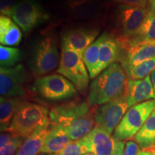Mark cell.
<instances>
[{
    "label": "cell",
    "instance_id": "1",
    "mask_svg": "<svg viewBox=\"0 0 155 155\" xmlns=\"http://www.w3.org/2000/svg\"><path fill=\"white\" fill-rule=\"evenodd\" d=\"M127 75L123 66L117 63L104 70L89 87V105H104L123 96L127 86Z\"/></svg>",
    "mask_w": 155,
    "mask_h": 155
},
{
    "label": "cell",
    "instance_id": "2",
    "mask_svg": "<svg viewBox=\"0 0 155 155\" xmlns=\"http://www.w3.org/2000/svg\"><path fill=\"white\" fill-rule=\"evenodd\" d=\"M49 114L45 106L25 101L17 111L7 131L17 137L28 138L50 123Z\"/></svg>",
    "mask_w": 155,
    "mask_h": 155
},
{
    "label": "cell",
    "instance_id": "3",
    "mask_svg": "<svg viewBox=\"0 0 155 155\" xmlns=\"http://www.w3.org/2000/svg\"><path fill=\"white\" fill-rule=\"evenodd\" d=\"M57 73L66 78L79 91L84 92L88 88L90 75L83 58L63 45Z\"/></svg>",
    "mask_w": 155,
    "mask_h": 155
},
{
    "label": "cell",
    "instance_id": "4",
    "mask_svg": "<svg viewBox=\"0 0 155 155\" xmlns=\"http://www.w3.org/2000/svg\"><path fill=\"white\" fill-rule=\"evenodd\" d=\"M154 108L155 99L131 106L116 127L114 137L121 141L134 137Z\"/></svg>",
    "mask_w": 155,
    "mask_h": 155
},
{
    "label": "cell",
    "instance_id": "5",
    "mask_svg": "<svg viewBox=\"0 0 155 155\" xmlns=\"http://www.w3.org/2000/svg\"><path fill=\"white\" fill-rule=\"evenodd\" d=\"M59 54L57 44L49 35L42 36L33 49L31 59V69L36 76H41L51 72L57 67Z\"/></svg>",
    "mask_w": 155,
    "mask_h": 155
},
{
    "label": "cell",
    "instance_id": "6",
    "mask_svg": "<svg viewBox=\"0 0 155 155\" xmlns=\"http://www.w3.org/2000/svg\"><path fill=\"white\" fill-rule=\"evenodd\" d=\"M35 88L42 98L50 101H63L77 95L74 85L61 74H52L39 78Z\"/></svg>",
    "mask_w": 155,
    "mask_h": 155
},
{
    "label": "cell",
    "instance_id": "7",
    "mask_svg": "<svg viewBox=\"0 0 155 155\" xmlns=\"http://www.w3.org/2000/svg\"><path fill=\"white\" fill-rule=\"evenodd\" d=\"M27 72L22 65L0 68V94L4 98H22L27 94Z\"/></svg>",
    "mask_w": 155,
    "mask_h": 155
},
{
    "label": "cell",
    "instance_id": "8",
    "mask_svg": "<svg viewBox=\"0 0 155 155\" xmlns=\"http://www.w3.org/2000/svg\"><path fill=\"white\" fill-rule=\"evenodd\" d=\"M129 108L124 94L106 103L96 110V125L112 134Z\"/></svg>",
    "mask_w": 155,
    "mask_h": 155
},
{
    "label": "cell",
    "instance_id": "9",
    "mask_svg": "<svg viewBox=\"0 0 155 155\" xmlns=\"http://www.w3.org/2000/svg\"><path fill=\"white\" fill-rule=\"evenodd\" d=\"M86 137L95 155H123L126 143L102 128L96 126Z\"/></svg>",
    "mask_w": 155,
    "mask_h": 155
},
{
    "label": "cell",
    "instance_id": "10",
    "mask_svg": "<svg viewBox=\"0 0 155 155\" xmlns=\"http://www.w3.org/2000/svg\"><path fill=\"white\" fill-rule=\"evenodd\" d=\"M46 17L35 0H22L15 6L12 18L25 32H28L40 24Z\"/></svg>",
    "mask_w": 155,
    "mask_h": 155
},
{
    "label": "cell",
    "instance_id": "11",
    "mask_svg": "<svg viewBox=\"0 0 155 155\" xmlns=\"http://www.w3.org/2000/svg\"><path fill=\"white\" fill-rule=\"evenodd\" d=\"M148 9L146 7L121 5L119 9V29L120 38L116 39L119 44L131 38L141 27Z\"/></svg>",
    "mask_w": 155,
    "mask_h": 155
},
{
    "label": "cell",
    "instance_id": "12",
    "mask_svg": "<svg viewBox=\"0 0 155 155\" xmlns=\"http://www.w3.org/2000/svg\"><path fill=\"white\" fill-rule=\"evenodd\" d=\"M88 102L72 101L56 106L50 111V121L54 125L64 127L75 119L91 111Z\"/></svg>",
    "mask_w": 155,
    "mask_h": 155
},
{
    "label": "cell",
    "instance_id": "13",
    "mask_svg": "<svg viewBox=\"0 0 155 155\" xmlns=\"http://www.w3.org/2000/svg\"><path fill=\"white\" fill-rule=\"evenodd\" d=\"M96 28H75L65 32L62 38V45L75 51L83 58V53L98 35Z\"/></svg>",
    "mask_w": 155,
    "mask_h": 155
},
{
    "label": "cell",
    "instance_id": "14",
    "mask_svg": "<svg viewBox=\"0 0 155 155\" xmlns=\"http://www.w3.org/2000/svg\"><path fill=\"white\" fill-rule=\"evenodd\" d=\"M124 95L129 107L154 98V90L150 75L140 80H127Z\"/></svg>",
    "mask_w": 155,
    "mask_h": 155
},
{
    "label": "cell",
    "instance_id": "15",
    "mask_svg": "<svg viewBox=\"0 0 155 155\" xmlns=\"http://www.w3.org/2000/svg\"><path fill=\"white\" fill-rule=\"evenodd\" d=\"M124 50L121 62L124 68L127 69L155 57V40L139 42Z\"/></svg>",
    "mask_w": 155,
    "mask_h": 155
},
{
    "label": "cell",
    "instance_id": "16",
    "mask_svg": "<svg viewBox=\"0 0 155 155\" xmlns=\"http://www.w3.org/2000/svg\"><path fill=\"white\" fill-rule=\"evenodd\" d=\"M101 42L99 48V72L104 70L117 61L120 55L121 48L116 39L109 35H101Z\"/></svg>",
    "mask_w": 155,
    "mask_h": 155
},
{
    "label": "cell",
    "instance_id": "17",
    "mask_svg": "<svg viewBox=\"0 0 155 155\" xmlns=\"http://www.w3.org/2000/svg\"><path fill=\"white\" fill-rule=\"evenodd\" d=\"M95 114L96 111L91 109L86 115L78 118L63 127L71 140L75 141L84 138L94 129L96 124Z\"/></svg>",
    "mask_w": 155,
    "mask_h": 155
},
{
    "label": "cell",
    "instance_id": "18",
    "mask_svg": "<svg viewBox=\"0 0 155 155\" xmlns=\"http://www.w3.org/2000/svg\"><path fill=\"white\" fill-rule=\"evenodd\" d=\"M66 5L71 15L77 19L96 18L101 12V4L96 0H67Z\"/></svg>",
    "mask_w": 155,
    "mask_h": 155
},
{
    "label": "cell",
    "instance_id": "19",
    "mask_svg": "<svg viewBox=\"0 0 155 155\" xmlns=\"http://www.w3.org/2000/svg\"><path fill=\"white\" fill-rule=\"evenodd\" d=\"M71 141L72 140L63 127L52 124L51 131L45 141L40 152L55 155L63 150Z\"/></svg>",
    "mask_w": 155,
    "mask_h": 155
},
{
    "label": "cell",
    "instance_id": "20",
    "mask_svg": "<svg viewBox=\"0 0 155 155\" xmlns=\"http://www.w3.org/2000/svg\"><path fill=\"white\" fill-rule=\"evenodd\" d=\"M51 129L52 124L50 122L47 126L25 139L15 155H38L41 152L45 141Z\"/></svg>",
    "mask_w": 155,
    "mask_h": 155
},
{
    "label": "cell",
    "instance_id": "21",
    "mask_svg": "<svg viewBox=\"0 0 155 155\" xmlns=\"http://www.w3.org/2000/svg\"><path fill=\"white\" fill-rule=\"evenodd\" d=\"M155 40V15L148 10L144 22L137 32L127 41L120 43L121 50H124L143 41Z\"/></svg>",
    "mask_w": 155,
    "mask_h": 155
},
{
    "label": "cell",
    "instance_id": "22",
    "mask_svg": "<svg viewBox=\"0 0 155 155\" xmlns=\"http://www.w3.org/2000/svg\"><path fill=\"white\" fill-rule=\"evenodd\" d=\"M19 26L9 17H0V42L2 45L17 46L22 40Z\"/></svg>",
    "mask_w": 155,
    "mask_h": 155
},
{
    "label": "cell",
    "instance_id": "23",
    "mask_svg": "<svg viewBox=\"0 0 155 155\" xmlns=\"http://www.w3.org/2000/svg\"><path fill=\"white\" fill-rule=\"evenodd\" d=\"M25 101L22 98H4L0 99V129L7 131L21 104Z\"/></svg>",
    "mask_w": 155,
    "mask_h": 155
},
{
    "label": "cell",
    "instance_id": "24",
    "mask_svg": "<svg viewBox=\"0 0 155 155\" xmlns=\"http://www.w3.org/2000/svg\"><path fill=\"white\" fill-rule=\"evenodd\" d=\"M134 139L142 149L148 148L155 144V108Z\"/></svg>",
    "mask_w": 155,
    "mask_h": 155
},
{
    "label": "cell",
    "instance_id": "25",
    "mask_svg": "<svg viewBox=\"0 0 155 155\" xmlns=\"http://www.w3.org/2000/svg\"><path fill=\"white\" fill-rule=\"evenodd\" d=\"M101 37H99L86 50L83 55V60L88 69L91 78H96L99 72V48Z\"/></svg>",
    "mask_w": 155,
    "mask_h": 155
},
{
    "label": "cell",
    "instance_id": "26",
    "mask_svg": "<svg viewBox=\"0 0 155 155\" xmlns=\"http://www.w3.org/2000/svg\"><path fill=\"white\" fill-rule=\"evenodd\" d=\"M155 69V57L124 69L129 78L140 80L151 74Z\"/></svg>",
    "mask_w": 155,
    "mask_h": 155
},
{
    "label": "cell",
    "instance_id": "27",
    "mask_svg": "<svg viewBox=\"0 0 155 155\" xmlns=\"http://www.w3.org/2000/svg\"><path fill=\"white\" fill-rule=\"evenodd\" d=\"M91 152L89 141L86 137L78 140L72 141L63 150L55 155H83Z\"/></svg>",
    "mask_w": 155,
    "mask_h": 155
},
{
    "label": "cell",
    "instance_id": "28",
    "mask_svg": "<svg viewBox=\"0 0 155 155\" xmlns=\"http://www.w3.org/2000/svg\"><path fill=\"white\" fill-rule=\"evenodd\" d=\"M21 58V52L18 48L0 46V63L1 67L12 68L18 63Z\"/></svg>",
    "mask_w": 155,
    "mask_h": 155
},
{
    "label": "cell",
    "instance_id": "29",
    "mask_svg": "<svg viewBox=\"0 0 155 155\" xmlns=\"http://www.w3.org/2000/svg\"><path fill=\"white\" fill-rule=\"evenodd\" d=\"M25 140L23 137H15L8 144L0 148V155H15Z\"/></svg>",
    "mask_w": 155,
    "mask_h": 155
},
{
    "label": "cell",
    "instance_id": "30",
    "mask_svg": "<svg viewBox=\"0 0 155 155\" xmlns=\"http://www.w3.org/2000/svg\"><path fill=\"white\" fill-rule=\"evenodd\" d=\"M123 155H154L151 151L142 149L135 141H127Z\"/></svg>",
    "mask_w": 155,
    "mask_h": 155
},
{
    "label": "cell",
    "instance_id": "31",
    "mask_svg": "<svg viewBox=\"0 0 155 155\" xmlns=\"http://www.w3.org/2000/svg\"><path fill=\"white\" fill-rule=\"evenodd\" d=\"M18 0H0V12L1 16L12 17L15 6Z\"/></svg>",
    "mask_w": 155,
    "mask_h": 155
},
{
    "label": "cell",
    "instance_id": "32",
    "mask_svg": "<svg viewBox=\"0 0 155 155\" xmlns=\"http://www.w3.org/2000/svg\"><path fill=\"white\" fill-rule=\"evenodd\" d=\"M116 2L121 4V5L129 6V7H145L149 0H114Z\"/></svg>",
    "mask_w": 155,
    "mask_h": 155
},
{
    "label": "cell",
    "instance_id": "33",
    "mask_svg": "<svg viewBox=\"0 0 155 155\" xmlns=\"http://www.w3.org/2000/svg\"><path fill=\"white\" fill-rule=\"evenodd\" d=\"M15 137H16V136H15L12 133L7 130L2 131L1 135H0V148L8 144Z\"/></svg>",
    "mask_w": 155,
    "mask_h": 155
},
{
    "label": "cell",
    "instance_id": "34",
    "mask_svg": "<svg viewBox=\"0 0 155 155\" xmlns=\"http://www.w3.org/2000/svg\"><path fill=\"white\" fill-rule=\"evenodd\" d=\"M149 9L151 12L155 15V0H149Z\"/></svg>",
    "mask_w": 155,
    "mask_h": 155
},
{
    "label": "cell",
    "instance_id": "35",
    "mask_svg": "<svg viewBox=\"0 0 155 155\" xmlns=\"http://www.w3.org/2000/svg\"><path fill=\"white\" fill-rule=\"evenodd\" d=\"M150 78H151V81H152L153 87H154V94H155V69L154 70V71H153V72L151 73ZM154 99H155V97H154Z\"/></svg>",
    "mask_w": 155,
    "mask_h": 155
},
{
    "label": "cell",
    "instance_id": "36",
    "mask_svg": "<svg viewBox=\"0 0 155 155\" xmlns=\"http://www.w3.org/2000/svg\"><path fill=\"white\" fill-rule=\"evenodd\" d=\"M146 149L147 150L151 151V152H152L153 154L155 155V144L152 145V147H148V148H146Z\"/></svg>",
    "mask_w": 155,
    "mask_h": 155
},
{
    "label": "cell",
    "instance_id": "37",
    "mask_svg": "<svg viewBox=\"0 0 155 155\" xmlns=\"http://www.w3.org/2000/svg\"><path fill=\"white\" fill-rule=\"evenodd\" d=\"M38 155H53V154H47V153H39V154Z\"/></svg>",
    "mask_w": 155,
    "mask_h": 155
},
{
    "label": "cell",
    "instance_id": "38",
    "mask_svg": "<svg viewBox=\"0 0 155 155\" xmlns=\"http://www.w3.org/2000/svg\"><path fill=\"white\" fill-rule=\"evenodd\" d=\"M83 155H95L94 153H92V152H89V153H87V154H83Z\"/></svg>",
    "mask_w": 155,
    "mask_h": 155
}]
</instances>
